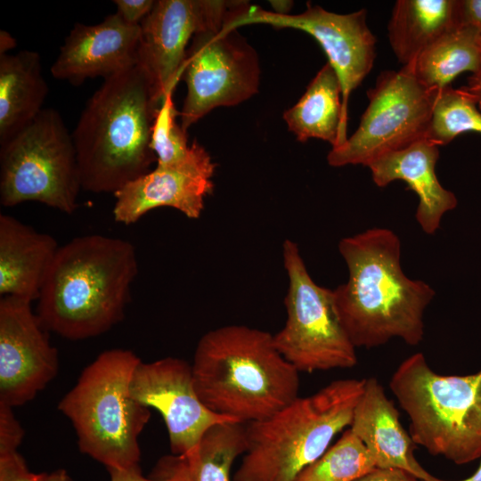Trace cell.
<instances>
[{
	"instance_id": "6da1fadb",
	"label": "cell",
	"mask_w": 481,
	"mask_h": 481,
	"mask_svg": "<svg viewBox=\"0 0 481 481\" xmlns=\"http://www.w3.org/2000/svg\"><path fill=\"white\" fill-rule=\"evenodd\" d=\"M347 281L333 289L340 322L355 347H377L398 338L416 346L424 337V312L435 297L427 282L401 266V241L375 227L340 240Z\"/></svg>"
},
{
	"instance_id": "7a4b0ae2",
	"label": "cell",
	"mask_w": 481,
	"mask_h": 481,
	"mask_svg": "<svg viewBox=\"0 0 481 481\" xmlns=\"http://www.w3.org/2000/svg\"><path fill=\"white\" fill-rule=\"evenodd\" d=\"M138 273L128 240L90 234L59 248L38 296L43 326L69 340L102 335L119 323Z\"/></svg>"
},
{
	"instance_id": "3957f363",
	"label": "cell",
	"mask_w": 481,
	"mask_h": 481,
	"mask_svg": "<svg viewBox=\"0 0 481 481\" xmlns=\"http://www.w3.org/2000/svg\"><path fill=\"white\" fill-rule=\"evenodd\" d=\"M161 102L138 63L104 79L71 133L83 190L114 194L151 171L157 162L151 134Z\"/></svg>"
},
{
	"instance_id": "277c9868",
	"label": "cell",
	"mask_w": 481,
	"mask_h": 481,
	"mask_svg": "<svg viewBox=\"0 0 481 481\" xmlns=\"http://www.w3.org/2000/svg\"><path fill=\"white\" fill-rule=\"evenodd\" d=\"M192 369L203 404L238 423L266 419L298 397L299 371L279 352L273 335L246 325L205 333Z\"/></svg>"
},
{
	"instance_id": "5b68a950",
	"label": "cell",
	"mask_w": 481,
	"mask_h": 481,
	"mask_svg": "<svg viewBox=\"0 0 481 481\" xmlns=\"http://www.w3.org/2000/svg\"><path fill=\"white\" fill-rule=\"evenodd\" d=\"M364 384L365 379L332 381L245 425L247 450L233 481H296L350 427Z\"/></svg>"
},
{
	"instance_id": "8992f818",
	"label": "cell",
	"mask_w": 481,
	"mask_h": 481,
	"mask_svg": "<svg viewBox=\"0 0 481 481\" xmlns=\"http://www.w3.org/2000/svg\"><path fill=\"white\" fill-rule=\"evenodd\" d=\"M141 361L128 349L101 353L58 404L72 423L79 450L107 469L140 468L139 436L151 409L132 396L130 385Z\"/></svg>"
},
{
	"instance_id": "52a82bcc",
	"label": "cell",
	"mask_w": 481,
	"mask_h": 481,
	"mask_svg": "<svg viewBox=\"0 0 481 481\" xmlns=\"http://www.w3.org/2000/svg\"><path fill=\"white\" fill-rule=\"evenodd\" d=\"M389 388L409 417L415 444L457 465L481 457V369L442 375L416 353L396 368Z\"/></svg>"
},
{
	"instance_id": "ba28073f",
	"label": "cell",
	"mask_w": 481,
	"mask_h": 481,
	"mask_svg": "<svg viewBox=\"0 0 481 481\" xmlns=\"http://www.w3.org/2000/svg\"><path fill=\"white\" fill-rule=\"evenodd\" d=\"M82 189L72 134L60 113L43 109L0 144V204L37 201L66 214L77 208Z\"/></svg>"
},
{
	"instance_id": "9c48e42d",
	"label": "cell",
	"mask_w": 481,
	"mask_h": 481,
	"mask_svg": "<svg viewBox=\"0 0 481 481\" xmlns=\"http://www.w3.org/2000/svg\"><path fill=\"white\" fill-rule=\"evenodd\" d=\"M282 259L288 276L287 319L273 335L279 352L299 372L355 366L356 347L340 322L333 289L315 283L291 240L283 242Z\"/></svg>"
},
{
	"instance_id": "30bf717a",
	"label": "cell",
	"mask_w": 481,
	"mask_h": 481,
	"mask_svg": "<svg viewBox=\"0 0 481 481\" xmlns=\"http://www.w3.org/2000/svg\"><path fill=\"white\" fill-rule=\"evenodd\" d=\"M437 92L417 79L412 64L381 72L367 91L369 103L357 129L344 143L331 148L329 165L368 167L384 154L425 139Z\"/></svg>"
},
{
	"instance_id": "8fae6325",
	"label": "cell",
	"mask_w": 481,
	"mask_h": 481,
	"mask_svg": "<svg viewBox=\"0 0 481 481\" xmlns=\"http://www.w3.org/2000/svg\"><path fill=\"white\" fill-rule=\"evenodd\" d=\"M260 65L256 50L238 29L222 27L196 34L187 49L182 76L187 94L179 112L190 126L217 107L234 106L258 92Z\"/></svg>"
},
{
	"instance_id": "7c38bea8",
	"label": "cell",
	"mask_w": 481,
	"mask_h": 481,
	"mask_svg": "<svg viewBox=\"0 0 481 481\" xmlns=\"http://www.w3.org/2000/svg\"><path fill=\"white\" fill-rule=\"evenodd\" d=\"M366 17L365 9L338 14L310 3L301 13L281 15L246 1H237L229 10L223 28L238 29L246 25L265 24L275 29H299L312 36L339 79L343 116L347 122L349 96L371 70L376 58V38Z\"/></svg>"
},
{
	"instance_id": "4fadbf2b",
	"label": "cell",
	"mask_w": 481,
	"mask_h": 481,
	"mask_svg": "<svg viewBox=\"0 0 481 481\" xmlns=\"http://www.w3.org/2000/svg\"><path fill=\"white\" fill-rule=\"evenodd\" d=\"M235 1L159 0L140 23L137 63L149 75L160 100L173 94L192 37L222 27Z\"/></svg>"
},
{
	"instance_id": "5bb4252c",
	"label": "cell",
	"mask_w": 481,
	"mask_h": 481,
	"mask_svg": "<svg viewBox=\"0 0 481 481\" xmlns=\"http://www.w3.org/2000/svg\"><path fill=\"white\" fill-rule=\"evenodd\" d=\"M130 390L137 402L160 413L170 449L177 456L195 452L211 427L235 422L203 404L194 386L192 364L181 358L141 361L134 371Z\"/></svg>"
},
{
	"instance_id": "9a60e30c",
	"label": "cell",
	"mask_w": 481,
	"mask_h": 481,
	"mask_svg": "<svg viewBox=\"0 0 481 481\" xmlns=\"http://www.w3.org/2000/svg\"><path fill=\"white\" fill-rule=\"evenodd\" d=\"M30 300L0 298V404L21 406L57 375V349Z\"/></svg>"
},
{
	"instance_id": "2e32d148",
	"label": "cell",
	"mask_w": 481,
	"mask_h": 481,
	"mask_svg": "<svg viewBox=\"0 0 481 481\" xmlns=\"http://www.w3.org/2000/svg\"><path fill=\"white\" fill-rule=\"evenodd\" d=\"M216 164L196 140L181 162L156 166L149 173L129 182L114 193L113 217L129 225L152 209L169 207L190 219H198L206 198L214 190Z\"/></svg>"
},
{
	"instance_id": "e0dca14e",
	"label": "cell",
	"mask_w": 481,
	"mask_h": 481,
	"mask_svg": "<svg viewBox=\"0 0 481 481\" xmlns=\"http://www.w3.org/2000/svg\"><path fill=\"white\" fill-rule=\"evenodd\" d=\"M140 25L117 13L98 24L76 23L51 67L52 76L73 85L87 78H108L137 63Z\"/></svg>"
},
{
	"instance_id": "ac0fdd59",
	"label": "cell",
	"mask_w": 481,
	"mask_h": 481,
	"mask_svg": "<svg viewBox=\"0 0 481 481\" xmlns=\"http://www.w3.org/2000/svg\"><path fill=\"white\" fill-rule=\"evenodd\" d=\"M438 147L422 139L405 149L384 154L368 166L377 186L385 187L401 180L417 194L419 204L415 217L427 234L436 233L444 215L458 205L455 194L443 187L437 179Z\"/></svg>"
},
{
	"instance_id": "d6986e66",
	"label": "cell",
	"mask_w": 481,
	"mask_h": 481,
	"mask_svg": "<svg viewBox=\"0 0 481 481\" xmlns=\"http://www.w3.org/2000/svg\"><path fill=\"white\" fill-rule=\"evenodd\" d=\"M349 428L365 445L376 468L403 469L425 481L432 476L415 458V444L376 378L365 379Z\"/></svg>"
},
{
	"instance_id": "ffe728a7",
	"label": "cell",
	"mask_w": 481,
	"mask_h": 481,
	"mask_svg": "<svg viewBox=\"0 0 481 481\" xmlns=\"http://www.w3.org/2000/svg\"><path fill=\"white\" fill-rule=\"evenodd\" d=\"M56 240L0 215V295L37 300L59 249Z\"/></svg>"
},
{
	"instance_id": "44dd1931",
	"label": "cell",
	"mask_w": 481,
	"mask_h": 481,
	"mask_svg": "<svg viewBox=\"0 0 481 481\" xmlns=\"http://www.w3.org/2000/svg\"><path fill=\"white\" fill-rule=\"evenodd\" d=\"M47 94L38 53L21 50L0 54V144L41 112Z\"/></svg>"
},
{
	"instance_id": "7402d4cb",
	"label": "cell",
	"mask_w": 481,
	"mask_h": 481,
	"mask_svg": "<svg viewBox=\"0 0 481 481\" xmlns=\"http://www.w3.org/2000/svg\"><path fill=\"white\" fill-rule=\"evenodd\" d=\"M339 79L327 62L309 83L298 102L283 113L289 130L298 141L321 139L332 148L347 139Z\"/></svg>"
},
{
	"instance_id": "603a6c76",
	"label": "cell",
	"mask_w": 481,
	"mask_h": 481,
	"mask_svg": "<svg viewBox=\"0 0 481 481\" xmlns=\"http://www.w3.org/2000/svg\"><path fill=\"white\" fill-rule=\"evenodd\" d=\"M456 0H398L387 25L391 48L403 66L456 28Z\"/></svg>"
},
{
	"instance_id": "cb8c5ba5",
	"label": "cell",
	"mask_w": 481,
	"mask_h": 481,
	"mask_svg": "<svg viewBox=\"0 0 481 481\" xmlns=\"http://www.w3.org/2000/svg\"><path fill=\"white\" fill-rule=\"evenodd\" d=\"M479 37L466 28L450 30L410 63L415 77L426 87L439 90L462 72L476 73L481 67Z\"/></svg>"
},
{
	"instance_id": "d4e9b609",
	"label": "cell",
	"mask_w": 481,
	"mask_h": 481,
	"mask_svg": "<svg viewBox=\"0 0 481 481\" xmlns=\"http://www.w3.org/2000/svg\"><path fill=\"white\" fill-rule=\"evenodd\" d=\"M247 450L246 428L238 422H224L211 427L198 450L187 457L195 481H231L235 460Z\"/></svg>"
},
{
	"instance_id": "484cf974",
	"label": "cell",
	"mask_w": 481,
	"mask_h": 481,
	"mask_svg": "<svg viewBox=\"0 0 481 481\" xmlns=\"http://www.w3.org/2000/svg\"><path fill=\"white\" fill-rule=\"evenodd\" d=\"M467 132L481 134V111L476 96L467 86L454 89L450 85L439 89L425 139L444 146Z\"/></svg>"
},
{
	"instance_id": "4316f807",
	"label": "cell",
	"mask_w": 481,
	"mask_h": 481,
	"mask_svg": "<svg viewBox=\"0 0 481 481\" xmlns=\"http://www.w3.org/2000/svg\"><path fill=\"white\" fill-rule=\"evenodd\" d=\"M374 469L369 451L348 428L296 481H355Z\"/></svg>"
},
{
	"instance_id": "83f0119b",
	"label": "cell",
	"mask_w": 481,
	"mask_h": 481,
	"mask_svg": "<svg viewBox=\"0 0 481 481\" xmlns=\"http://www.w3.org/2000/svg\"><path fill=\"white\" fill-rule=\"evenodd\" d=\"M172 94L166 96L157 112L151 134V149L158 166L174 165L183 160L190 153L187 132L176 122L179 111Z\"/></svg>"
},
{
	"instance_id": "f1b7e54d",
	"label": "cell",
	"mask_w": 481,
	"mask_h": 481,
	"mask_svg": "<svg viewBox=\"0 0 481 481\" xmlns=\"http://www.w3.org/2000/svg\"><path fill=\"white\" fill-rule=\"evenodd\" d=\"M110 481H195L193 469L190 460L177 456L171 471L160 479L146 478L142 475L141 468L131 469H108Z\"/></svg>"
},
{
	"instance_id": "f546056e",
	"label": "cell",
	"mask_w": 481,
	"mask_h": 481,
	"mask_svg": "<svg viewBox=\"0 0 481 481\" xmlns=\"http://www.w3.org/2000/svg\"><path fill=\"white\" fill-rule=\"evenodd\" d=\"M25 431L16 419L12 407L0 404V454L18 452Z\"/></svg>"
},
{
	"instance_id": "4dcf8cb0",
	"label": "cell",
	"mask_w": 481,
	"mask_h": 481,
	"mask_svg": "<svg viewBox=\"0 0 481 481\" xmlns=\"http://www.w3.org/2000/svg\"><path fill=\"white\" fill-rule=\"evenodd\" d=\"M456 28L474 30L481 37V0H456Z\"/></svg>"
},
{
	"instance_id": "1f68e13d",
	"label": "cell",
	"mask_w": 481,
	"mask_h": 481,
	"mask_svg": "<svg viewBox=\"0 0 481 481\" xmlns=\"http://www.w3.org/2000/svg\"><path fill=\"white\" fill-rule=\"evenodd\" d=\"M156 1L153 0H115L117 13L122 20L131 25H140L142 20L152 10Z\"/></svg>"
},
{
	"instance_id": "d6a6232c",
	"label": "cell",
	"mask_w": 481,
	"mask_h": 481,
	"mask_svg": "<svg viewBox=\"0 0 481 481\" xmlns=\"http://www.w3.org/2000/svg\"><path fill=\"white\" fill-rule=\"evenodd\" d=\"M355 481H425L399 469L376 468Z\"/></svg>"
},
{
	"instance_id": "836d02e7",
	"label": "cell",
	"mask_w": 481,
	"mask_h": 481,
	"mask_svg": "<svg viewBox=\"0 0 481 481\" xmlns=\"http://www.w3.org/2000/svg\"><path fill=\"white\" fill-rule=\"evenodd\" d=\"M48 474L33 473L25 469L6 477L0 478V481H45Z\"/></svg>"
},
{
	"instance_id": "e575fe53",
	"label": "cell",
	"mask_w": 481,
	"mask_h": 481,
	"mask_svg": "<svg viewBox=\"0 0 481 481\" xmlns=\"http://www.w3.org/2000/svg\"><path fill=\"white\" fill-rule=\"evenodd\" d=\"M467 88L476 96L478 109L481 111V67L469 78Z\"/></svg>"
},
{
	"instance_id": "d590c367",
	"label": "cell",
	"mask_w": 481,
	"mask_h": 481,
	"mask_svg": "<svg viewBox=\"0 0 481 481\" xmlns=\"http://www.w3.org/2000/svg\"><path fill=\"white\" fill-rule=\"evenodd\" d=\"M269 4L273 8V12L281 15L289 14V12L293 5L292 1L286 0H270Z\"/></svg>"
},
{
	"instance_id": "8d00e7d4",
	"label": "cell",
	"mask_w": 481,
	"mask_h": 481,
	"mask_svg": "<svg viewBox=\"0 0 481 481\" xmlns=\"http://www.w3.org/2000/svg\"><path fill=\"white\" fill-rule=\"evenodd\" d=\"M15 46L14 38L6 31L0 33V54L6 53V51Z\"/></svg>"
},
{
	"instance_id": "74e56055",
	"label": "cell",
	"mask_w": 481,
	"mask_h": 481,
	"mask_svg": "<svg viewBox=\"0 0 481 481\" xmlns=\"http://www.w3.org/2000/svg\"><path fill=\"white\" fill-rule=\"evenodd\" d=\"M45 481H72L65 469H58L48 474Z\"/></svg>"
},
{
	"instance_id": "f35d334b",
	"label": "cell",
	"mask_w": 481,
	"mask_h": 481,
	"mask_svg": "<svg viewBox=\"0 0 481 481\" xmlns=\"http://www.w3.org/2000/svg\"><path fill=\"white\" fill-rule=\"evenodd\" d=\"M428 481H451V480H444L440 479L436 477H434L433 475ZM456 481H481V463L477 469L469 477L461 479V480H456Z\"/></svg>"
},
{
	"instance_id": "ab89813d",
	"label": "cell",
	"mask_w": 481,
	"mask_h": 481,
	"mask_svg": "<svg viewBox=\"0 0 481 481\" xmlns=\"http://www.w3.org/2000/svg\"><path fill=\"white\" fill-rule=\"evenodd\" d=\"M478 43H479V45H480V48H481V37H479V38H478Z\"/></svg>"
}]
</instances>
